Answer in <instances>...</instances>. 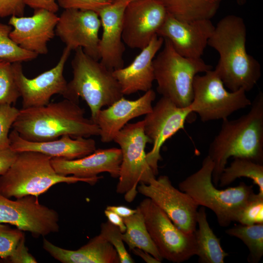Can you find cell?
Wrapping results in <instances>:
<instances>
[{
	"label": "cell",
	"instance_id": "d6a6232c",
	"mask_svg": "<svg viewBox=\"0 0 263 263\" xmlns=\"http://www.w3.org/2000/svg\"><path fill=\"white\" fill-rule=\"evenodd\" d=\"M236 222L247 225L263 223V195L255 193L242 209Z\"/></svg>",
	"mask_w": 263,
	"mask_h": 263
},
{
	"label": "cell",
	"instance_id": "b9f144b4",
	"mask_svg": "<svg viewBox=\"0 0 263 263\" xmlns=\"http://www.w3.org/2000/svg\"><path fill=\"white\" fill-rule=\"evenodd\" d=\"M106 209L115 212L123 218L129 217L136 212V209H132L125 206H108Z\"/></svg>",
	"mask_w": 263,
	"mask_h": 263
},
{
	"label": "cell",
	"instance_id": "cb8c5ba5",
	"mask_svg": "<svg viewBox=\"0 0 263 263\" xmlns=\"http://www.w3.org/2000/svg\"><path fill=\"white\" fill-rule=\"evenodd\" d=\"M43 247L52 257L62 263H120L114 248L100 234L77 250L60 247L45 238Z\"/></svg>",
	"mask_w": 263,
	"mask_h": 263
},
{
	"label": "cell",
	"instance_id": "4fadbf2b",
	"mask_svg": "<svg viewBox=\"0 0 263 263\" xmlns=\"http://www.w3.org/2000/svg\"><path fill=\"white\" fill-rule=\"evenodd\" d=\"M191 113L189 107H178L162 96L151 111L146 114L143 120L144 132L152 144V149L146 153V159L155 176L158 173V162L162 159L161 147L167 140L184 128Z\"/></svg>",
	"mask_w": 263,
	"mask_h": 263
},
{
	"label": "cell",
	"instance_id": "60d3db41",
	"mask_svg": "<svg viewBox=\"0 0 263 263\" xmlns=\"http://www.w3.org/2000/svg\"><path fill=\"white\" fill-rule=\"evenodd\" d=\"M104 214L108 219V221L118 227L122 233L125 231L126 227L122 217L113 211L107 209L104 210Z\"/></svg>",
	"mask_w": 263,
	"mask_h": 263
},
{
	"label": "cell",
	"instance_id": "f1b7e54d",
	"mask_svg": "<svg viewBox=\"0 0 263 263\" xmlns=\"http://www.w3.org/2000/svg\"><path fill=\"white\" fill-rule=\"evenodd\" d=\"M225 233L240 239L249 250L247 261L259 263L263 255V223L247 225H238L227 229Z\"/></svg>",
	"mask_w": 263,
	"mask_h": 263
},
{
	"label": "cell",
	"instance_id": "9a60e30c",
	"mask_svg": "<svg viewBox=\"0 0 263 263\" xmlns=\"http://www.w3.org/2000/svg\"><path fill=\"white\" fill-rule=\"evenodd\" d=\"M167 14L158 0H136L129 2L123 16L124 44L132 49H144L157 35Z\"/></svg>",
	"mask_w": 263,
	"mask_h": 263
},
{
	"label": "cell",
	"instance_id": "836d02e7",
	"mask_svg": "<svg viewBox=\"0 0 263 263\" xmlns=\"http://www.w3.org/2000/svg\"><path fill=\"white\" fill-rule=\"evenodd\" d=\"M23 231L0 223V258L8 259L24 236Z\"/></svg>",
	"mask_w": 263,
	"mask_h": 263
},
{
	"label": "cell",
	"instance_id": "277c9868",
	"mask_svg": "<svg viewBox=\"0 0 263 263\" xmlns=\"http://www.w3.org/2000/svg\"><path fill=\"white\" fill-rule=\"evenodd\" d=\"M51 159V156L36 151L18 152L7 171L0 176V194L9 198L27 195L38 197L57 184L82 182L94 185L102 178L85 179L59 174L53 167Z\"/></svg>",
	"mask_w": 263,
	"mask_h": 263
},
{
	"label": "cell",
	"instance_id": "e575fe53",
	"mask_svg": "<svg viewBox=\"0 0 263 263\" xmlns=\"http://www.w3.org/2000/svg\"><path fill=\"white\" fill-rule=\"evenodd\" d=\"M19 112L10 104H0V150L10 148L9 132Z\"/></svg>",
	"mask_w": 263,
	"mask_h": 263
},
{
	"label": "cell",
	"instance_id": "44dd1931",
	"mask_svg": "<svg viewBox=\"0 0 263 263\" xmlns=\"http://www.w3.org/2000/svg\"><path fill=\"white\" fill-rule=\"evenodd\" d=\"M121 161V150L116 148L96 149L92 153L75 159L55 157L51 160L58 174L85 179L97 177L102 172H108L114 178H118Z\"/></svg>",
	"mask_w": 263,
	"mask_h": 263
},
{
	"label": "cell",
	"instance_id": "ee69618b",
	"mask_svg": "<svg viewBox=\"0 0 263 263\" xmlns=\"http://www.w3.org/2000/svg\"><path fill=\"white\" fill-rule=\"evenodd\" d=\"M112 3L118 2H131L136 0H110Z\"/></svg>",
	"mask_w": 263,
	"mask_h": 263
},
{
	"label": "cell",
	"instance_id": "9c48e42d",
	"mask_svg": "<svg viewBox=\"0 0 263 263\" xmlns=\"http://www.w3.org/2000/svg\"><path fill=\"white\" fill-rule=\"evenodd\" d=\"M251 103L244 89L227 91L214 70H210L203 75L195 76L193 99L188 107L205 122L228 118L232 113L250 106Z\"/></svg>",
	"mask_w": 263,
	"mask_h": 263
},
{
	"label": "cell",
	"instance_id": "d6986e66",
	"mask_svg": "<svg viewBox=\"0 0 263 263\" xmlns=\"http://www.w3.org/2000/svg\"><path fill=\"white\" fill-rule=\"evenodd\" d=\"M128 3H112L97 13L102 27V34L98 45L100 62L112 71L124 67L123 16Z\"/></svg>",
	"mask_w": 263,
	"mask_h": 263
},
{
	"label": "cell",
	"instance_id": "5b68a950",
	"mask_svg": "<svg viewBox=\"0 0 263 263\" xmlns=\"http://www.w3.org/2000/svg\"><path fill=\"white\" fill-rule=\"evenodd\" d=\"M214 163L207 155L201 168L178 184L179 189L188 194L199 206L207 207L216 215L221 227L237 221L240 212L253 197L252 186L241 182L235 187L219 189L213 184Z\"/></svg>",
	"mask_w": 263,
	"mask_h": 263
},
{
	"label": "cell",
	"instance_id": "8fae6325",
	"mask_svg": "<svg viewBox=\"0 0 263 263\" xmlns=\"http://www.w3.org/2000/svg\"><path fill=\"white\" fill-rule=\"evenodd\" d=\"M59 220L57 211L40 204L38 197L27 195L13 200L0 194V223L38 238L58 232Z\"/></svg>",
	"mask_w": 263,
	"mask_h": 263
},
{
	"label": "cell",
	"instance_id": "7402d4cb",
	"mask_svg": "<svg viewBox=\"0 0 263 263\" xmlns=\"http://www.w3.org/2000/svg\"><path fill=\"white\" fill-rule=\"evenodd\" d=\"M164 41L156 35L129 65L113 71L124 95L151 89L154 80L153 60Z\"/></svg>",
	"mask_w": 263,
	"mask_h": 263
},
{
	"label": "cell",
	"instance_id": "ac0fdd59",
	"mask_svg": "<svg viewBox=\"0 0 263 263\" xmlns=\"http://www.w3.org/2000/svg\"><path fill=\"white\" fill-rule=\"evenodd\" d=\"M58 18L56 13L41 9L35 10L30 17L12 16L8 22L13 28L10 37L24 50L38 55L47 54V44L56 35Z\"/></svg>",
	"mask_w": 263,
	"mask_h": 263
},
{
	"label": "cell",
	"instance_id": "8992f818",
	"mask_svg": "<svg viewBox=\"0 0 263 263\" xmlns=\"http://www.w3.org/2000/svg\"><path fill=\"white\" fill-rule=\"evenodd\" d=\"M71 65L73 77L68 83L66 98L79 103L81 97L90 109L91 119L96 123L103 107L111 105L124 96L120 85L113 71L87 55L81 48L75 50Z\"/></svg>",
	"mask_w": 263,
	"mask_h": 263
},
{
	"label": "cell",
	"instance_id": "e0dca14e",
	"mask_svg": "<svg viewBox=\"0 0 263 263\" xmlns=\"http://www.w3.org/2000/svg\"><path fill=\"white\" fill-rule=\"evenodd\" d=\"M214 28L210 19L182 21L168 13L157 35L169 40L181 56L199 58L208 45Z\"/></svg>",
	"mask_w": 263,
	"mask_h": 263
},
{
	"label": "cell",
	"instance_id": "ba28073f",
	"mask_svg": "<svg viewBox=\"0 0 263 263\" xmlns=\"http://www.w3.org/2000/svg\"><path fill=\"white\" fill-rule=\"evenodd\" d=\"M113 141L122 153L116 192L124 194L125 200L131 203L137 194L138 184H148L155 178L146 159L145 148L150 141L144 132V120L126 124Z\"/></svg>",
	"mask_w": 263,
	"mask_h": 263
},
{
	"label": "cell",
	"instance_id": "603a6c76",
	"mask_svg": "<svg viewBox=\"0 0 263 263\" xmlns=\"http://www.w3.org/2000/svg\"><path fill=\"white\" fill-rule=\"evenodd\" d=\"M9 138L10 148L15 152L36 151L52 158L75 159L88 155L96 149V142L93 139L83 137L73 138L68 135L48 141L33 142L23 139L13 130Z\"/></svg>",
	"mask_w": 263,
	"mask_h": 263
},
{
	"label": "cell",
	"instance_id": "52a82bcc",
	"mask_svg": "<svg viewBox=\"0 0 263 263\" xmlns=\"http://www.w3.org/2000/svg\"><path fill=\"white\" fill-rule=\"evenodd\" d=\"M164 47L153 60L157 91L176 106L188 107L193 99V83L200 73L212 70V67L201 58L184 57L178 54L171 43L164 38Z\"/></svg>",
	"mask_w": 263,
	"mask_h": 263
},
{
	"label": "cell",
	"instance_id": "74e56055",
	"mask_svg": "<svg viewBox=\"0 0 263 263\" xmlns=\"http://www.w3.org/2000/svg\"><path fill=\"white\" fill-rule=\"evenodd\" d=\"M25 235L19 241L12 255L8 259L12 263H37L38 261L28 251L25 244Z\"/></svg>",
	"mask_w": 263,
	"mask_h": 263
},
{
	"label": "cell",
	"instance_id": "f546056e",
	"mask_svg": "<svg viewBox=\"0 0 263 263\" xmlns=\"http://www.w3.org/2000/svg\"><path fill=\"white\" fill-rule=\"evenodd\" d=\"M12 27L0 22V58L12 63L34 60L38 54L19 47L10 37Z\"/></svg>",
	"mask_w": 263,
	"mask_h": 263
},
{
	"label": "cell",
	"instance_id": "30bf717a",
	"mask_svg": "<svg viewBox=\"0 0 263 263\" xmlns=\"http://www.w3.org/2000/svg\"><path fill=\"white\" fill-rule=\"evenodd\" d=\"M137 207L143 214L149 234L163 259L180 263L196 255L197 246L194 233H186L180 230L149 198L143 200Z\"/></svg>",
	"mask_w": 263,
	"mask_h": 263
},
{
	"label": "cell",
	"instance_id": "4dcf8cb0",
	"mask_svg": "<svg viewBox=\"0 0 263 263\" xmlns=\"http://www.w3.org/2000/svg\"><path fill=\"white\" fill-rule=\"evenodd\" d=\"M20 96L12 63L0 58V104H15Z\"/></svg>",
	"mask_w": 263,
	"mask_h": 263
},
{
	"label": "cell",
	"instance_id": "7c38bea8",
	"mask_svg": "<svg viewBox=\"0 0 263 263\" xmlns=\"http://www.w3.org/2000/svg\"><path fill=\"white\" fill-rule=\"evenodd\" d=\"M137 189L162 209L182 231L194 232L199 206L188 194L175 188L168 176L155 178L148 184H140Z\"/></svg>",
	"mask_w": 263,
	"mask_h": 263
},
{
	"label": "cell",
	"instance_id": "ab89813d",
	"mask_svg": "<svg viewBox=\"0 0 263 263\" xmlns=\"http://www.w3.org/2000/svg\"><path fill=\"white\" fill-rule=\"evenodd\" d=\"M18 152L10 148L0 150V175L4 174L16 160Z\"/></svg>",
	"mask_w": 263,
	"mask_h": 263
},
{
	"label": "cell",
	"instance_id": "8d00e7d4",
	"mask_svg": "<svg viewBox=\"0 0 263 263\" xmlns=\"http://www.w3.org/2000/svg\"><path fill=\"white\" fill-rule=\"evenodd\" d=\"M24 0H0V18L8 16H23Z\"/></svg>",
	"mask_w": 263,
	"mask_h": 263
},
{
	"label": "cell",
	"instance_id": "ffe728a7",
	"mask_svg": "<svg viewBox=\"0 0 263 263\" xmlns=\"http://www.w3.org/2000/svg\"><path fill=\"white\" fill-rule=\"evenodd\" d=\"M155 98V92L151 89L137 99L129 100L123 96L108 108L101 109L96 120L101 141L106 143L113 141L117 132L129 121L150 113Z\"/></svg>",
	"mask_w": 263,
	"mask_h": 263
},
{
	"label": "cell",
	"instance_id": "f6af8a7d",
	"mask_svg": "<svg viewBox=\"0 0 263 263\" xmlns=\"http://www.w3.org/2000/svg\"><path fill=\"white\" fill-rule=\"evenodd\" d=\"M236 0L237 4L240 6L244 5L247 1V0Z\"/></svg>",
	"mask_w": 263,
	"mask_h": 263
},
{
	"label": "cell",
	"instance_id": "2e32d148",
	"mask_svg": "<svg viewBox=\"0 0 263 263\" xmlns=\"http://www.w3.org/2000/svg\"><path fill=\"white\" fill-rule=\"evenodd\" d=\"M55 35L72 51L82 48L87 55L100 60L98 45L101 20L91 10L65 9L58 17Z\"/></svg>",
	"mask_w": 263,
	"mask_h": 263
},
{
	"label": "cell",
	"instance_id": "d4e9b609",
	"mask_svg": "<svg viewBox=\"0 0 263 263\" xmlns=\"http://www.w3.org/2000/svg\"><path fill=\"white\" fill-rule=\"evenodd\" d=\"M197 224L198 228L194 232L198 262L201 263H224L228 254L221 246L218 238L210 227L206 208L201 206L198 209Z\"/></svg>",
	"mask_w": 263,
	"mask_h": 263
},
{
	"label": "cell",
	"instance_id": "1f68e13d",
	"mask_svg": "<svg viewBox=\"0 0 263 263\" xmlns=\"http://www.w3.org/2000/svg\"><path fill=\"white\" fill-rule=\"evenodd\" d=\"M119 228L109 221L102 223L99 234L110 243L115 249L120 263H133L134 261L127 250Z\"/></svg>",
	"mask_w": 263,
	"mask_h": 263
},
{
	"label": "cell",
	"instance_id": "7a4b0ae2",
	"mask_svg": "<svg viewBox=\"0 0 263 263\" xmlns=\"http://www.w3.org/2000/svg\"><path fill=\"white\" fill-rule=\"evenodd\" d=\"M78 103L68 99L45 106L22 108L12 127L23 139L45 142L68 135L73 138L98 136L100 129L84 116Z\"/></svg>",
	"mask_w": 263,
	"mask_h": 263
},
{
	"label": "cell",
	"instance_id": "484cf974",
	"mask_svg": "<svg viewBox=\"0 0 263 263\" xmlns=\"http://www.w3.org/2000/svg\"><path fill=\"white\" fill-rule=\"evenodd\" d=\"M167 13L182 21L211 19L222 0H158Z\"/></svg>",
	"mask_w": 263,
	"mask_h": 263
},
{
	"label": "cell",
	"instance_id": "83f0119b",
	"mask_svg": "<svg viewBox=\"0 0 263 263\" xmlns=\"http://www.w3.org/2000/svg\"><path fill=\"white\" fill-rule=\"evenodd\" d=\"M241 177L251 179L259 187L258 193L263 195V164L247 158L234 157L229 166L225 167L221 174L219 186H228Z\"/></svg>",
	"mask_w": 263,
	"mask_h": 263
},
{
	"label": "cell",
	"instance_id": "5bb4252c",
	"mask_svg": "<svg viewBox=\"0 0 263 263\" xmlns=\"http://www.w3.org/2000/svg\"><path fill=\"white\" fill-rule=\"evenodd\" d=\"M71 51L65 46L56 65L33 78L24 75L20 62L12 63L15 80L22 98V108L45 106L56 94L66 98L68 83L63 71Z\"/></svg>",
	"mask_w": 263,
	"mask_h": 263
},
{
	"label": "cell",
	"instance_id": "f35d334b",
	"mask_svg": "<svg viewBox=\"0 0 263 263\" xmlns=\"http://www.w3.org/2000/svg\"><path fill=\"white\" fill-rule=\"evenodd\" d=\"M57 0H24V3L34 10L45 9L56 13L59 9Z\"/></svg>",
	"mask_w": 263,
	"mask_h": 263
},
{
	"label": "cell",
	"instance_id": "6da1fadb",
	"mask_svg": "<svg viewBox=\"0 0 263 263\" xmlns=\"http://www.w3.org/2000/svg\"><path fill=\"white\" fill-rule=\"evenodd\" d=\"M246 35L243 19L229 15L218 21L208 41L220 56L214 71L231 92L251 91L261 76L260 63L246 51Z\"/></svg>",
	"mask_w": 263,
	"mask_h": 263
},
{
	"label": "cell",
	"instance_id": "3957f363",
	"mask_svg": "<svg viewBox=\"0 0 263 263\" xmlns=\"http://www.w3.org/2000/svg\"><path fill=\"white\" fill-rule=\"evenodd\" d=\"M249 112L233 120H222L221 129L210 144L208 156L214 163L212 181L219 185L230 157L247 158L263 164V94L260 92Z\"/></svg>",
	"mask_w": 263,
	"mask_h": 263
},
{
	"label": "cell",
	"instance_id": "4316f807",
	"mask_svg": "<svg viewBox=\"0 0 263 263\" xmlns=\"http://www.w3.org/2000/svg\"><path fill=\"white\" fill-rule=\"evenodd\" d=\"M136 209L134 214L123 218L126 227L122 233L123 241L130 250L142 249L162 262L163 258L149 234L143 214L138 207Z\"/></svg>",
	"mask_w": 263,
	"mask_h": 263
},
{
	"label": "cell",
	"instance_id": "d590c367",
	"mask_svg": "<svg viewBox=\"0 0 263 263\" xmlns=\"http://www.w3.org/2000/svg\"><path fill=\"white\" fill-rule=\"evenodd\" d=\"M59 6L65 9L91 10L98 13L112 3L110 0H57Z\"/></svg>",
	"mask_w": 263,
	"mask_h": 263
},
{
	"label": "cell",
	"instance_id": "7bdbcfd3",
	"mask_svg": "<svg viewBox=\"0 0 263 263\" xmlns=\"http://www.w3.org/2000/svg\"><path fill=\"white\" fill-rule=\"evenodd\" d=\"M133 253L140 257L147 263H160V261L154 257L150 253L139 248H134L132 250Z\"/></svg>",
	"mask_w": 263,
	"mask_h": 263
}]
</instances>
